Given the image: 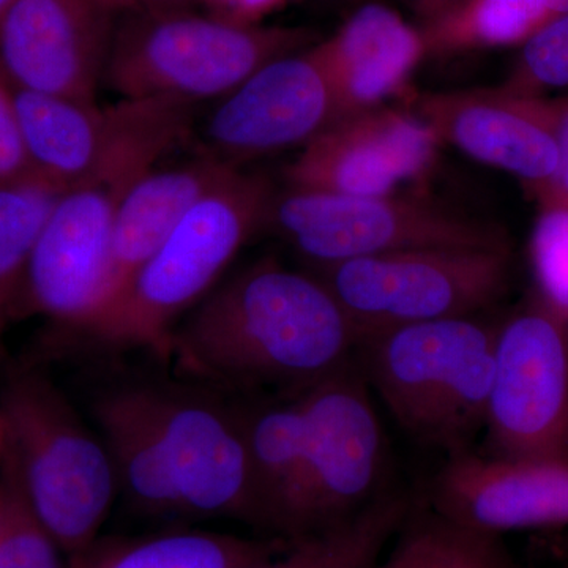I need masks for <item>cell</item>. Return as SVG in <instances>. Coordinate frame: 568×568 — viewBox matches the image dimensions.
<instances>
[{
  "instance_id": "1",
  "label": "cell",
  "mask_w": 568,
  "mask_h": 568,
  "mask_svg": "<svg viewBox=\"0 0 568 568\" xmlns=\"http://www.w3.org/2000/svg\"><path fill=\"white\" fill-rule=\"evenodd\" d=\"M358 334L315 272L261 260L205 295L170 342L179 377L231 398L297 395L355 357Z\"/></svg>"
},
{
  "instance_id": "2",
  "label": "cell",
  "mask_w": 568,
  "mask_h": 568,
  "mask_svg": "<svg viewBox=\"0 0 568 568\" xmlns=\"http://www.w3.org/2000/svg\"><path fill=\"white\" fill-rule=\"evenodd\" d=\"M192 104L174 99H123L112 106L110 136L99 159L67 186L33 246L18 320L39 316L61 345L95 317L106 297L115 220L142 175L189 134Z\"/></svg>"
},
{
  "instance_id": "3",
  "label": "cell",
  "mask_w": 568,
  "mask_h": 568,
  "mask_svg": "<svg viewBox=\"0 0 568 568\" xmlns=\"http://www.w3.org/2000/svg\"><path fill=\"white\" fill-rule=\"evenodd\" d=\"M275 193L265 175L239 170L194 205L122 293L63 345L89 343L111 353L144 349L170 364L175 325L265 226Z\"/></svg>"
},
{
  "instance_id": "4",
  "label": "cell",
  "mask_w": 568,
  "mask_h": 568,
  "mask_svg": "<svg viewBox=\"0 0 568 568\" xmlns=\"http://www.w3.org/2000/svg\"><path fill=\"white\" fill-rule=\"evenodd\" d=\"M0 376L6 455L37 517L71 558L100 537L118 496L110 450L40 366L10 364Z\"/></svg>"
},
{
  "instance_id": "5",
  "label": "cell",
  "mask_w": 568,
  "mask_h": 568,
  "mask_svg": "<svg viewBox=\"0 0 568 568\" xmlns=\"http://www.w3.org/2000/svg\"><path fill=\"white\" fill-rule=\"evenodd\" d=\"M497 325L476 316L388 328L358 342V365L403 432L448 457L485 428Z\"/></svg>"
},
{
  "instance_id": "6",
  "label": "cell",
  "mask_w": 568,
  "mask_h": 568,
  "mask_svg": "<svg viewBox=\"0 0 568 568\" xmlns=\"http://www.w3.org/2000/svg\"><path fill=\"white\" fill-rule=\"evenodd\" d=\"M122 14L103 80L123 99L226 97L265 63L317 43L310 29L237 26L183 9Z\"/></svg>"
},
{
  "instance_id": "7",
  "label": "cell",
  "mask_w": 568,
  "mask_h": 568,
  "mask_svg": "<svg viewBox=\"0 0 568 568\" xmlns=\"http://www.w3.org/2000/svg\"><path fill=\"white\" fill-rule=\"evenodd\" d=\"M265 226L315 267L424 248H508L499 227L446 205L396 196H343L291 189L275 193Z\"/></svg>"
},
{
  "instance_id": "8",
  "label": "cell",
  "mask_w": 568,
  "mask_h": 568,
  "mask_svg": "<svg viewBox=\"0 0 568 568\" xmlns=\"http://www.w3.org/2000/svg\"><path fill=\"white\" fill-rule=\"evenodd\" d=\"M358 334L476 316L506 291L510 250L424 248L357 257L313 271Z\"/></svg>"
},
{
  "instance_id": "9",
  "label": "cell",
  "mask_w": 568,
  "mask_h": 568,
  "mask_svg": "<svg viewBox=\"0 0 568 568\" xmlns=\"http://www.w3.org/2000/svg\"><path fill=\"white\" fill-rule=\"evenodd\" d=\"M305 457L293 537L339 525L383 496L386 437L357 357L298 394Z\"/></svg>"
},
{
  "instance_id": "10",
  "label": "cell",
  "mask_w": 568,
  "mask_h": 568,
  "mask_svg": "<svg viewBox=\"0 0 568 568\" xmlns=\"http://www.w3.org/2000/svg\"><path fill=\"white\" fill-rule=\"evenodd\" d=\"M181 493L183 518H230L257 529L252 470L234 403L175 379L134 381Z\"/></svg>"
},
{
  "instance_id": "11",
  "label": "cell",
  "mask_w": 568,
  "mask_h": 568,
  "mask_svg": "<svg viewBox=\"0 0 568 568\" xmlns=\"http://www.w3.org/2000/svg\"><path fill=\"white\" fill-rule=\"evenodd\" d=\"M489 455L568 459V332L536 298L497 325Z\"/></svg>"
},
{
  "instance_id": "12",
  "label": "cell",
  "mask_w": 568,
  "mask_h": 568,
  "mask_svg": "<svg viewBox=\"0 0 568 568\" xmlns=\"http://www.w3.org/2000/svg\"><path fill=\"white\" fill-rule=\"evenodd\" d=\"M316 44L265 63L227 93L205 123L204 153L239 168L334 125V89Z\"/></svg>"
},
{
  "instance_id": "13",
  "label": "cell",
  "mask_w": 568,
  "mask_h": 568,
  "mask_svg": "<svg viewBox=\"0 0 568 568\" xmlns=\"http://www.w3.org/2000/svg\"><path fill=\"white\" fill-rule=\"evenodd\" d=\"M119 13L111 0H20L0 20V70L17 89L93 103Z\"/></svg>"
},
{
  "instance_id": "14",
  "label": "cell",
  "mask_w": 568,
  "mask_h": 568,
  "mask_svg": "<svg viewBox=\"0 0 568 568\" xmlns=\"http://www.w3.org/2000/svg\"><path fill=\"white\" fill-rule=\"evenodd\" d=\"M440 142L416 114L381 106L342 119L304 145L287 186L343 196H386L435 166Z\"/></svg>"
},
{
  "instance_id": "15",
  "label": "cell",
  "mask_w": 568,
  "mask_h": 568,
  "mask_svg": "<svg viewBox=\"0 0 568 568\" xmlns=\"http://www.w3.org/2000/svg\"><path fill=\"white\" fill-rule=\"evenodd\" d=\"M414 114L478 163L515 175L540 201L558 170L549 103L507 88L414 97Z\"/></svg>"
},
{
  "instance_id": "16",
  "label": "cell",
  "mask_w": 568,
  "mask_h": 568,
  "mask_svg": "<svg viewBox=\"0 0 568 568\" xmlns=\"http://www.w3.org/2000/svg\"><path fill=\"white\" fill-rule=\"evenodd\" d=\"M433 510L504 536L568 528V459L452 455L433 481Z\"/></svg>"
},
{
  "instance_id": "17",
  "label": "cell",
  "mask_w": 568,
  "mask_h": 568,
  "mask_svg": "<svg viewBox=\"0 0 568 568\" xmlns=\"http://www.w3.org/2000/svg\"><path fill=\"white\" fill-rule=\"evenodd\" d=\"M316 47L334 89L336 122L406 95L428 55L420 29L383 3L361 7Z\"/></svg>"
},
{
  "instance_id": "18",
  "label": "cell",
  "mask_w": 568,
  "mask_h": 568,
  "mask_svg": "<svg viewBox=\"0 0 568 568\" xmlns=\"http://www.w3.org/2000/svg\"><path fill=\"white\" fill-rule=\"evenodd\" d=\"M239 170L241 168L203 153L194 162L164 170L155 166L142 175L126 194L115 220L106 297L95 316L122 293L138 268L166 241L183 216Z\"/></svg>"
},
{
  "instance_id": "19",
  "label": "cell",
  "mask_w": 568,
  "mask_h": 568,
  "mask_svg": "<svg viewBox=\"0 0 568 568\" xmlns=\"http://www.w3.org/2000/svg\"><path fill=\"white\" fill-rule=\"evenodd\" d=\"M244 429L257 529L293 537L305 457V418L297 395L231 398Z\"/></svg>"
},
{
  "instance_id": "20",
  "label": "cell",
  "mask_w": 568,
  "mask_h": 568,
  "mask_svg": "<svg viewBox=\"0 0 568 568\" xmlns=\"http://www.w3.org/2000/svg\"><path fill=\"white\" fill-rule=\"evenodd\" d=\"M91 409L130 510L148 518H183L173 470L134 381L100 392Z\"/></svg>"
},
{
  "instance_id": "21",
  "label": "cell",
  "mask_w": 568,
  "mask_h": 568,
  "mask_svg": "<svg viewBox=\"0 0 568 568\" xmlns=\"http://www.w3.org/2000/svg\"><path fill=\"white\" fill-rule=\"evenodd\" d=\"M32 174L67 189L91 170L112 126V106L14 88Z\"/></svg>"
},
{
  "instance_id": "22",
  "label": "cell",
  "mask_w": 568,
  "mask_h": 568,
  "mask_svg": "<svg viewBox=\"0 0 568 568\" xmlns=\"http://www.w3.org/2000/svg\"><path fill=\"white\" fill-rule=\"evenodd\" d=\"M287 540L179 528L148 536L99 537L71 556L67 568H242L282 551Z\"/></svg>"
},
{
  "instance_id": "23",
  "label": "cell",
  "mask_w": 568,
  "mask_h": 568,
  "mask_svg": "<svg viewBox=\"0 0 568 568\" xmlns=\"http://www.w3.org/2000/svg\"><path fill=\"white\" fill-rule=\"evenodd\" d=\"M409 511L406 496L386 491L353 518L290 538L282 551L242 568H376Z\"/></svg>"
},
{
  "instance_id": "24",
  "label": "cell",
  "mask_w": 568,
  "mask_h": 568,
  "mask_svg": "<svg viewBox=\"0 0 568 568\" xmlns=\"http://www.w3.org/2000/svg\"><path fill=\"white\" fill-rule=\"evenodd\" d=\"M63 190L36 174L0 185V375L11 364L7 332L18 320L33 246Z\"/></svg>"
},
{
  "instance_id": "25",
  "label": "cell",
  "mask_w": 568,
  "mask_h": 568,
  "mask_svg": "<svg viewBox=\"0 0 568 568\" xmlns=\"http://www.w3.org/2000/svg\"><path fill=\"white\" fill-rule=\"evenodd\" d=\"M555 14L541 0H458L420 29L428 54L523 47Z\"/></svg>"
},
{
  "instance_id": "26",
  "label": "cell",
  "mask_w": 568,
  "mask_h": 568,
  "mask_svg": "<svg viewBox=\"0 0 568 568\" xmlns=\"http://www.w3.org/2000/svg\"><path fill=\"white\" fill-rule=\"evenodd\" d=\"M376 568H515L503 536L429 510L407 515L394 549Z\"/></svg>"
},
{
  "instance_id": "27",
  "label": "cell",
  "mask_w": 568,
  "mask_h": 568,
  "mask_svg": "<svg viewBox=\"0 0 568 568\" xmlns=\"http://www.w3.org/2000/svg\"><path fill=\"white\" fill-rule=\"evenodd\" d=\"M0 474V568H67L62 548L29 504L11 459Z\"/></svg>"
},
{
  "instance_id": "28",
  "label": "cell",
  "mask_w": 568,
  "mask_h": 568,
  "mask_svg": "<svg viewBox=\"0 0 568 568\" xmlns=\"http://www.w3.org/2000/svg\"><path fill=\"white\" fill-rule=\"evenodd\" d=\"M534 298L568 332V207H540L529 242Z\"/></svg>"
},
{
  "instance_id": "29",
  "label": "cell",
  "mask_w": 568,
  "mask_h": 568,
  "mask_svg": "<svg viewBox=\"0 0 568 568\" xmlns=\"http://www.w3.org/2000/svg\"><path fill=\"white\" fill-rule=\"evenodd\" d=\"M568 85V13L549 20L521 47L504 88L541 97L545 89Z\"/></svg>"
},
{
  "instance_id": "30",
  "label": "cell",
  "mask_w": 568,
  "mask_h": 568,
  "mask_svg": "<svg viewBox=\"0 0 568 568\" xmlns=\"http://www.w3.org/2000/svg\"><path fill=\"white\" fill-rule=\"evenodd\" d=\"M31 174L22 144L13 84L0 70V185Z\"/></svg>"
},
{
  "instance_id": "31",
  "label": "cell",
  "mask_w": 568,
  "mask_h": 568,
  "mask_svg": "<svg viewBox=\"0 0 568 568\" xmlns=\"http://www.w3.org/2000/svg\"><path fill=\"white\" fill-rule=\"evenodd\" d=\"M549 114H551L552 133H555L556 148H558V170L538 203L544 205H560L568 207V97L566 99L548 100Z\"/></svg>"
},
{
  "instance_id": "32",
  "label": "cell",
  "mask_w": 568,
  "mask_h": 568,
  "mask_svg": "<svg viewBox=\"0 0 568 568\" xmlns=\"http://www.w3.org/2000/svg\"><path fill=\"white\" fill-rule=\"evenodd\" d=\"M207 13L237 26H260L295 0H200Z\"/></svg>"
},
{
  "instance_id": "33",
  "label": "cell",
  "mask_w": 568,
  "mask_h": 568,
  "mask_svg": "<svg viewBox=\"0 0 568 568\" xmlns=\"http://www.w3.org/2000/svg\"><path fill=\"white\" fill-rule=\"evenodd\" d=\"M121 13L140 10L185 9L192 0H111Z\"/></svg>"
},
{
  "instance_id": "34",
  "label": "cell",
  "mask_w": 568,
  "mask_h": 568,
  "mask_svg": "<svg viewBox=\"0 0 568 568\" xmlns=\"http://www.w3.org/2000/svg\"><path fill=\"white\" fill-rule=\"evenodd\" d=\"M410 2H413L414 9H416L424 24H428V22L435 21L447 13L458 0H410Z\"/></svg>"
},
{
  "instance_id": "35",
  "label": "cell",
  "mask_w": 568,
  "mask_h": 568,
  "mask_svg": "<svg viewBox=\"0 0 568 568\" xmlns=\"http://www.w3.org/2000/svg\"><path fill=\"white\" fill-rule=\"evenodd\" d=\"M541 2L547 6V9L551 11L555 17L568 13V0H541Z\"/></svg>"
},
{
  "instance_id": "36",
  "label": "cell",
  "mask_w": 568,
  "mask_h": 568,
  "mask_svg": "<svg viewBox=\"0 0 568 568\" xmlns=\"http://www.w3.org/2000/svg\"><path fill=\"white\" fill-rule=\"evenodd\" d=\"M7 450V429L6 422H3L2 413H0V459Z\"/></svg>"
},
{
  "instance_id": "37",
  "label": "cell",
  "mask_w": 568,
  "mask_h": 568,
  "mask_svg": "<svg viewBox=\"0 0 568 568\" xmlns=\"http://www.w3.org/2000/svg\"><path fill=\"white\" fill-rule=\"evenodd\" d=\"M20 0H0V20L13 9Z\"/></svg>"
}]
</instances>
